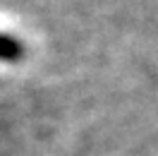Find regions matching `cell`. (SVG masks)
I'll list each match as a JSON object with an SVG mask.
<instances>
[{
  "label": "cell",
  "instance_id": "6da1fadb",
  "mask_svg": "<svg viewBox=\"0 0 158 156\" xmlns=\"http://www.w3.org/2000/svg\"><path fill=\"white\" fill-rule=\"evenodd\" d=\"M22 55V48L17 41L7 39V36H0V60H15Z\"/></svg>",
  "mask_w": 158,
  "mask_h": 156
}]
</instances>
